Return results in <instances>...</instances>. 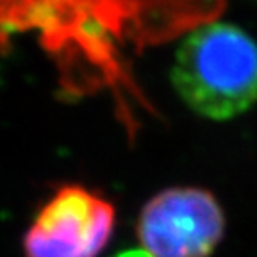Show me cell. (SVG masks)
Instances as JSON below:
<instances>
[{
    "label": "cell",
    "mask_w": 257,
    "mask_h": 257,
    "mask_svg": "<svg viewBox=\"0 0 257 257\" xmlns=\"http://www.w3.org/2000/svg\"><path fill=\"white\" fill-rule=\"evenodd\" d=\"M225 232V214L213 193L168 188L141 209L136 234L150 257H211Z\"/></svg>",
    "instance_id": "obj_3"
},
{
    "label": "cell",
    "mask_w": 257,
    "mask_h": 257,
    "mask_svg": "<svg viewBox=\"0 0 257 257\" xmlns=\"http://www.w3.org/2000/svg\"><path fill=\"white\" fill-rule=\"evenodd\" d=\"M118 257H150L149 253L141 250V252H125V253H120Z\"/></svg>",
    "instance_id": "obj_4"
},
{
    "label": "cell",
    "mask_w": 257,
    "mask_h": 257,
    "mask_svg": "<svg viewBox=\"0 0 257 257\" xmlns=\"http://www.w3.org/2000/svg\"><path fill=\"white\" fill-rule=\"evenodd\" d=\"M116 209L79 184L56 189L25 230V257H98L111 241Z\"/></svg>",
    "instance_id": "obj_2"
},
{
    "label": "cell",
    "mask_w": 257,
    "mask_h": 257,
    "mask_svg": "<svg viewBox=\"0 0 257 257\" xmlns=\"http://www.w3.org/2000/svg\"><path fill=\"white\" fill-rule=\"evenodd\" d=\"M175 91L191 111L230 120L257 102V41L232 24H207L182 40L172 66Z\"/></svg>",
    "instance_id": "obj_1"
}]
</instances>
